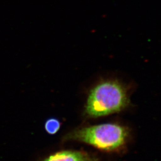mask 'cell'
Instances as JSON below:
<instances>
[{"mask_svg":"<svg viewBox=\"0 0 161 161\" xmlns=\"http://www.w3.org/2000/svg\"><path fill=\"white\" fill-rule=\"evenodd\" d=\"M42 161H96V159L80 151L64 150L49 156Z\"/></svg>","mask_w":161,"mask_h":161,"instance_id":"3957f363","label":"cell"},{"mask_svg":"<svg viewBox=\"0 0 161 161\" xmlns=\"http://www.w3.org/2000/svg\"><path fill=\"white\" fill-rule=\"evenodd\" d=\"M60 127V123L56 119H49L45 124V129L47 132L54 134L58 132Z\"/></svg>","mask_w":161,"mask_h":161,"instance_id":"277c9868","label":"cell"},{"mask_svg":"<svg viewBox=\"0 0 161 161\" xmlns=\"http://www.w3.org/2000/svg\"><path fill=\"white\" fill-rule=\"evenodd\" d=\"M128 135L127 128L122 125L104 124L76 130L68 134L65 139L83 142L99 149L112 151L124 145Z\"/></svg>","mask_w":161,"mask_h":161,"instance_id":"7a4b0ae2","label":"cell"},{"mask_svg":"<svg viewBox=\"0 0 161 161\" xmlns=\"http://www.w3.org/2000/svg\"><path fill=\"white\" fill-rule=\"evenodd\" d=\"M129 102L126 90L118 82L106 80L94 87L87 98L85 112L92 118L120 112Z\"/></svg>","mask_w":161,"mask_h":161,"instance_id":"6da1fadb","label":"cell"}]
</instances>
